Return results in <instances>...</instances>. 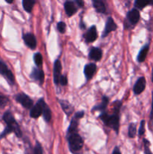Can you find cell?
<instances>
[{
    "label": "cell",
    "mask_w": 153,
    "mask_h": 154,
    "mask_svg": "<svg viewBox=\"0 0 153 154\" xmlns=\"http://www.w3.org/2000/svg\"><path fill=\"white\" fill-rule=\"evenodd\" d=\"M121 106V101H116L113 103V114H109L103 112L99 117L105 126L113 129L117 134L119 131V111Z\"/></svg>",
    "instance_id": "1"
},
{
    "label": "cell",
    "mask_w": 153,
    "mask_h": 154,
    "mask_svg": "<svg viewBox=\"0 0 153 154\" xmlns=\"http://www.w3.org/2000/svg\"><path fill=\"white\" fill-rule=\"evenodd\" d=\"M2 120L6 123V126L12 131V132L15 134L17 138H22V133L21 131L19 124L15 120L13 114L10 111H7L4 113L2 116Z\"/></svg>",
    "instance_id": "2"
},
{
    "label": "cell",
    "mask_w": 153,
    "mask_h": 154,
    "mask_svg": "<svg viewBox=\"0 0 153 154\" xmlns=\"http://www.w3.org/2000/svg\"><path fill=\"white\" fill-rule=\"evenodd\" d=\"M69 150L73 154H79L83 147V140L78 133L68 135Z\"/></svg>",
    "instance_id": "3"
},
{
    "label": "cell",
    "mask_w": 153,
    "mask_h": 154,
    "mask_svg": "<svg viewBox=\"0 0 153 154\" xmlns=\"http://www.w3.org/2000/svg\"><path fill=\"white\" fill-rule=\"evenodd\" d=\"M0 75H2L10 85L14 84L15 78L13 72L8 69L7 65L2 60H0Z\"/></svg>",
    "instance_id": "4"
},
{
    "label": "cell",
    "mask_w": 153,
    "mask_h": 154,
    "mask_svg": "<svg viewBox=\"0 0 153 154\" xmlns=\"http://www.w3.org/2000/svg\"><path fill=\"white\" fill-rule=\"evenodd\" d=\"M15 100L20 104L23 108H26V109H31L33 107L34 104H33V101L28 95L25 94L23 93H18L14 97Z\"/></svg>",
    "instance_id": "5"
},
{
    "label": "cell",
    "mask_w": 153,
    "mask_h": 154,
    "mask_svg": "<svg viewBox=\"0 0 153 154\" xmlns=\"http://www.w3.org/2000/svg\"><path fill=\"white\" fill-rule=\"evenodd\" d=\"M45 102L44 99H40L38 101L37 103L33 105L32 108L30 109L29 115L32 118H38L40 115L43 114V106Z\"/></svg>",
    "instance_id": "6"
},
{
    "label": "cell",
    "mask_w": 153,
    "mask_h": 154,
    "mask_svg": "<svg viewBox=\"0 0 153 154\" xmlns=\"http://www.w3.org/2000/svg\"><path fill=\"white\" fill-rule=\"evenodd\" d=\"M22 39L25 42V45L28 48H29L32 50L35 49L36 47H37V40H36V38L34 34H32V33L23 34L22 35Z\"/></svg>",
    "instance_id": "7"
},
{
    "label": "cell",
    "mask_w": 153,
    "mask_h": 154,
    "mask_svg": "<svg viewBox=\"0 0 153 154\" xmlns=\"http://www.w3.org/2000/svg\"><path fill=\"white\" fill-rule=\"evenodd\" d=\"M83 38L87 43H92L94 42L98 38V32L95 26H92L83 35Z\"/></svg>",
    "instance_id": "8"
},
{
    "label": "cell",
    "mask_w": 153,
    "mask_h": 154,
    "mask_svg": "<svg viewBox=\"0 0 153 154\" xmlns=\"http://www.w3.org/2000/svg\"><path fill=\"white\" fill-rule=\"evenodd\" d=\"M62 76V63L58 59L55 60L53 65V81L55 84H59V80Z\"/></svg>",
    "instance_id": "9"
},
{
    "label": "cell",
    "mask_w": 153,
    "mask_h": 154,
    "mask_svg": "<svg viewBox=\"0 0 153 154\" xmlns=\"http://www.w3.org/2000/svg\"><path fill=\"white\" fill-rule=\"evenodd\" d=\"M116 29L117 25L115 23V21H114V20L112 19V17H109L107 18V20H106L104 31L103 35H102V37L105 38L106 35H108L111 32L115 31Z\"/></svg>",
    "instance_id": "10"
},
{
    "label": "cell",
    "mask_w": 153,
    "mask_h": 154,
    "mask_svg": "<svg viewBox=\"0 0 153 154\" xmlns=\"http://www.w3.org/2000/svg\"><path fill=\"white\" fill-rule=\"evenodd\" d=\"M140 14L136 8H133L127 14V20L131 25L135 26L140 20Z\"/></svg>",
    "instance_id": "11"
},
{
    "label": "cell",
    "mask_w": 153,
    "mask_h": 154,
    "mask_svg": "<svg viewBox=\"0 0 153 154\" xmlns=\"http://www.w3.org/2000/svg\"><path fill=\"white\" fill-rule=\"evenodd\" d=\"M146 81L144 77H140L138 78L137 81L135 83L134 86V93L135 95H140L144 91L146 88Z\"/></svg>",
    "instance_id": "12"
},
{
    "label": "cell",
    "mask_w": 153,
    "mask_h": 154,
    "mask_svg": "<svg viewBox=\"0 0 153 154\" xmlns=\"http://www.w3.org/2000/svg\"><path fill=\"white\" fill-rule=\"evenodd\" d=\"M97 69V66L94 63H88L86 64L84 67V75L87 81H89L94 75Z\"/></svg>",
    "instance_id": "13"
},
{
    "label": "cell",
    "mask_w": 153,
    "mask_h": 154,
    "mask_svg": "<svg viewBox=\"0 0 153 154\" xmlns=\"http://www.w3.org/2000/svg\"><path fill=\"white\" fill-rule=\"evenodd\" d=\"M77 5H76L74 2L66 1L64 4V10H65L66 14L68 17L73 16L77 11Z\"/></svg>",
    "instance_id": "14"
},
{
    "label": "cell",
    "mask_w": 153,
    "mask_h": 154,
    "mask_svg": "<svg viewBox=\"0 0 153 154\" xmlns=\"http://www.w3.org/2000/svg\"><path fill=\"white\" fill-rule=\"evenodd\" d=\"M102 54H103V52H102V50L100 48L93 47V48H92L90 49L89 54H88V57H89L90 60L98 62L101 60Z\"/></svg>",
    "instance_id": "15"
},
{
    "label": "cell",
    "mask_w": 153,
    "mask_h": 154,
    "mask_svg": "<svg viewBox=\"0 0 153 154\" xmlns=\"http://www.w3.org/2000/svg\"><path fill=\"white\" fill-rule=\"evenodd\" d=\"M30 76L35 81H38L40 84H43L44 81V73L43 71L39 69L38 68H34Z\"/></svg>",
    "instance_id": "16"
},
{
    "label": "cell",
    "mask_w": 153,
    "mask_h": 154,
    "mask_svg": "<svg viewBox=\"0 0 153 154\" xmlns=\"http://www.w3.org/2000/svg\"><path fill=\"white\" fill-rule=\"evenodd\" d=\"M78 124H79V120L74 117L70 121L69 127L68 129L67 134L68 135H73V134H76L78 132Z\"/></svg>",
    "instance_id": "17"
},
{
    "label": "cell",
    "mask_w": 153,
    "mask_h": 154,
    "mask_svg": "<svg viewBox=\"0 0 153 154\" xmlns=\"http://www.w3.org/2000/svg\"><path fill=\"white\" fill-rule=\"evenodd\" d=\"M92 4L93 7H94V8L95 9V11L98 13H106V6H105L104 2L103 1H101V0H94V1L92 2Z\"/></svg>",
    "instance_id": "18"
},
{
    "label": "cell",
    "mask_w": 153,
    "mask_h": 154,
    "mask_svg": "<svg viewBox=\"0 0 153 154\" xmlns=\"http://www.w3.org/2000/svg\"><path fill=\"white\" fill-rule=\"evenodd\" d=\"M108 104H109V99H108L106 96H104L103 97H102V99H101V102H100L99 105H95V106L93 107L92 111H104V110L106 108V107H107Z\"/></svg>",
    "instance_id": "19"
},
{
    "label": "cell",
    "mask_w": 153,
    "mask_h": 154,
    "mask_svg": "<svg viewBox=\"0 0 153 154\" xmlns=\"http://www.w3.org/2000/svg\"><path fill=\"white\" fill-rule=\"evenodd\" d=\"M59 103L61 105L63 111L67 114V116H70L73 113L74 108L68 102L64 100H60Z\"/></svg>",
    "instance_id": "20"
},
{
    "label": "cell",
    "mask_w": 153,
    "mask_h": 154,
    "mask_svg": "<svg viewBox=\"0 0 153 154\" xmlns=\"http://www.w3.org/2000/svg\"><path fill=\"white\" fill-rule=\"evenodd\" d=\"M148 50H149V45H146L142 47L137 56V61L139 63H142V62L145 61L147 54H148Z\"/></svg>",
    "instance_id": "21"
},
{
    "label": "cell",
    "mask_w": 153,
    "mask_h": 154,
    "mask_svg": "<svg viewBox=\"0 0 153 154\" xmlns=\"http://www.w3.org/2000/svg\"><path fill=\"white\" fill-rule=\"evenodd\" d=\"M42 115H43L45 121H46L47 123H49L51 119H52V111H51L50 108H49V106L46 103H44L43 106V114H42Z\"/></svg>",
    "instance_id": "22"
},
{
    "label": "cell",
    "mask_w": 153,
    "mask_h": 154,
    "mask_svg": "<svg viewBox=\"0 0 153 154\" xmlns=\"http://www.w3.org/2000/svg\"><path fill=\"white\" fill-rule=\"evenodd\" d=\"M22 4L24 10L28 13H31L34 4H35V1H34V0H23Z\"/></svg>",
    "instance_id": "23"
},
{
    "label": "cell",
    "mask_w": 153,
    "mask_h": 154,
    "mask_svg": "<svg viewBox=\"0 0 153 154\" xmlns=\"http://www.w3.org/2000/svg\"><path fill=\"white\" fill-rule=\"evenodd\" d=\"M148 5H153V2L142 1V0H136L134 2V6L138 9H142Z\"/></svg>",
    "instance_id": "24"
},
{
    "label": "cell",
    "mask_w": 153,
    "mask_h": 154,
    "mask_svg": "<svg viewBox=\"0 0 153 154\" xmlns=\"http://www.w3.org/2000/svg\"><path fill=\"white\" fill-rule=\"evenodd\" d=\"M136 135V125L134 123H131L128 127V137L130 138H135Z\"/></svg>",
    "instance_id": "25"
},
{
    "label": "cell",
    "mask_w": 153,
    "mask_h": 154,
    "mask_svg": "<svg viewBox=\"0 0 153 154\" xmlns=\"http://www.w3.org/2000/svg\"><path fill=\"white\" fill-rule=\"evenodd\" d=\"M33 60H34V63L38 67H40L43 65V57H42L40 53H36L34 54V57H33Z\"/></svg>",
    "instance_id": "26"
},
{
    "label": "cell",
    "mask_w": 153,
    "mask_h": 154,
    "mask_svg": "<svg viewBox=\"0 0 153 154\" xmlns=\"http://www.w3.org/2000/svg\"><path fill=\"white\" fill-rule=\"evenodd\" d=\"M57 29L62 34H64L66 32V23L62 21H60L57 23Z\"/></svg>",
    "instance_id": "27"
},
{
    "label": "cell",
    "mask_w": 153,
    "mask_h": 154,
    "mask_svg": "<svg viewBox=\"0 0 153 154\" xmlns=\"http://www.w3.org/2000/svg\"><path fill=\"white\" fill-rule=\"evenodd\" d=\"M34 154H43V148L38 141H36V144L34 147Z\"/></svg>",
    "instance_id": "28"
},
{
    "label": "cell",
    "mask_w": 153,
    "mask_h": 154,
    "mask_svg": "<svg viewBox=\"0 0 153 154\" xmlns=\"http://www.w3.org/2000/svg\"><path fill=\"white\" fill-rule=\"evenodd\" d=\"M9 102V99L5 96L0 95V108H3Z\"/></svg>",
    "instance_id": "29"
},
{
    "label": "cell",
    "mask_w": 153,
    "mask_h": 154,
    "mask_svg": "<svg viewBox=\"0 0 153 154\" xmlns=\"http://www.w3.org/2000/svg\"><path fill=\"white\" fill-rule=\"evenodd\" d=\"M145 120H141L140 122V128H139V131H138V134H139V135H144V133H145Z\"/></svg>",
    "instance_id": "30"
},
{
    "label": "cell",
    "mask_w": 153,
    "mask_h": 154,
    "mask_svg": "<svg viewBox=\"0 0 153 154\" xmlns=\"http://www.w3.org/2000/svg\"><path fill=\"white\" fill-rule=\"evenodd\" d=\"M143 143H144V148H145V153L152 154L149 149V141H147L146 139H143Z\"/></svg>",
    "instance_id": "31"
},
{
    "label": "cell",
    "mask_w": 153,
    "mask_h": 154,
    "mask_svg": "<svg viewBox=\"0 0 153 154\" xmlns=\"http://www.w3.org/2000/svg\"><path fill=\"white\" fill-rule=\"evenodd\" d=\"M59 84L62 86H66L68 84V78L65 75H62L59 80Z\"/></svg>",
    "instance_id": "32"
},
{
    "label": "cell",
    "mask_w": 153,
    "mask_h": 154,
    "mask_svg": "<svg viewBox=\"0 0 153 154\" xmlns=\"http://www.w3.org/2000/svg\"><path fill=\"white\" fill-rule=\"evenodd\" d=\"M84 114H85V112H84L83 111H78V112H76V114H75L74 117H76V118H77L78 120H80L81 118H82V117H84Z\"/></svg>",
    "instance_id": "33"
},
{
    "label": "cell",
    "mask_w": 153,
    "mask_h": 154,
    "mask_svg": "<svg viewBox=\"0 0 153 154\" xmlns=\"http://www.w3.org/2000/svg\"><path fill=\"white\" fill-rule=\"evenodd\" d=\"M150 120L153 121V93H152V110L150 113Z\"/></svg>",
    "instance_id": "34"
},
{
    "label": "cell",
    "mask_w": 153,
    "mask_h": 154,
    "mask_svg": "<svg viewBox=\"0 0 153 154\" xmlns=\"http://www.w3.org/2000/svg\"><path fill=\"white\" fill-rule=\"evenodd\" d=\"M112 154H122L121 151H120V150H119V147H116L115 148H114V150H113V151H112Z\"/></svg>",
    "instance_id": "35"
},
{
    "label": "cell",
    "mask_w": 153,
    "mask_h": 154,
    "mask_svg": "<svg viewBox=\"0 0 153 154\" xmlns=\"http://www.w3.org/2000/svg\"><path fill=\"white\" fill-rule=\"evenodd\" d=\"M75 3H76V4L77 5V6H79L80 8L83 7L84 2H82V1H80V0H76V1L75 2Z\"/></svg>",
    "instance_id": "36"
},
{
    "label": "cell",
    "mask_w": 153,
    "mask_h": 154,
    "mask_svg": "<svg viewBox=\"0 0 153 154\" xmlns=\"http://www.w3.org/2000/svg\"><path fill=\"white\" fill-rule=\"evenodd\" d=\"M5 2L8 3V4H11V3L14 2L13 0H10V1H9V0H5Z\"/></svg>",
    "instance_id": "37"
},
{
    "label": "cell",
    "mask_w": 153,
    "mask_h": 154,
    "mask_svg": "<svg viewBox=\"0 0 153 154\" xmlns=\"http://www.w3.org/2000/svg\"><path fill=\"white\" fill-rule=\"evenodd\" d=\"M152 81L153 82V69H152Z\"/></svg>",
    "instance_id": "38"
}]
</instances>
